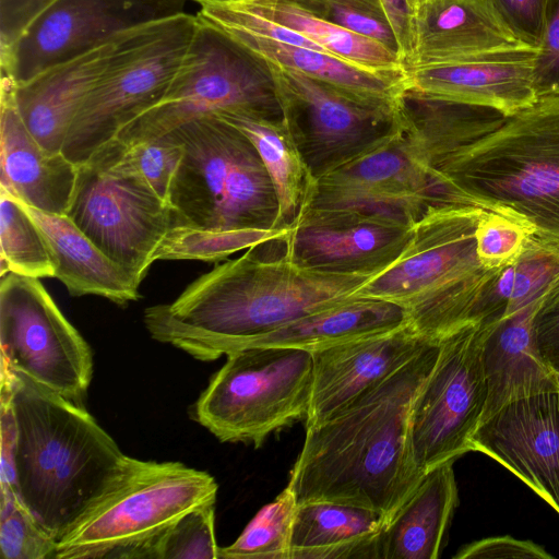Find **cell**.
I'll list each match as a JSON object with an SVG mask.
<instances>
[{
    "mask_svg": "<svg viewBox=\"0 0 559 559\" xmlns=\"http://www.w3.org/2000/svg\"><path fill=\"white\" fill-rule=\"evenodd\" d=\"M439 352L440 341H429L380 384L306 427L287 484L297 503L365 507L390 521L424 476L412 457L409 416Z\"/></svg>",
    "mask_w": 559,
    "mask_h": 559,
    "instance_id": "1",
    "label": "cell"
},
{
    "mask_svg": "<svg viewBox=\"0 0 559 559\" xmlns=\"http://www.w3.org/2000/svg\"><path fill=\"white\" fill-rule=\"evenodd\" d=\"M370 277L306 269L285 253L262 258L254 246L199 276L174 301L146 308L143 321L152 338L213 361L352 298Z\"/></svg>",
    "mask_w": 559,
    "mask_h": 559,
    "instance_id": "2",
    "label": "cell"
},
{
    "mask_svg": "<svg viewBox=\"0 0 559 559\" xmlns=\"http://www.w3.org/2000/svg\"><path fill=\"white\" fill-rule=\"evenodd\" d=\"M15 420V491L56 540L106 489L126 457L78 402L1 371Z\"/></svg>",
    "mask_w": 559,
    "mask_h": 559,
    "instance_id": "3",
    "label": "cell"
},
{
    "mask_svg": "<svg viewBox=\"0 0 559 559\" xmlns=\"http://www.w3.org/2000/svg\"><path fill=\"white\" fill-rule=\"evenodd\" d=\"M426 163L440 203L502 215L559 247V94Z\"/></svg>",
    "mask_w": 559,
    "mask_h": 559,
    "instance_id": "4",
    "label": "cell"
},
{
    "mask_svg": "<svg viewBox=\"0 0 559 559\" xmlns=\"http://www.w3.org/2000/svg\"><path fill=\"white\" fill-rule=\"evenodd\" d=\"M485 213L466 204L428 206L396 260L352 297L399 306L408 325L432 341L480 324L487 293L503 269L486 267L477 254L476 230Z\"/></svg>",
    "mask_w": 559,
    "mask_h": 559,
    "instance_id": "5",
    "label": "cell"
},
{
    "mask_svg": "<svg viewBox=\"0 0 559 559\" xmlns=\"http://www.w3.org/2000/svg\"><path fill=\"white\" fill-rule=\"evenodd\" d=\"M167 134L183 146L168 195L177 224L216 231L274 228L273 183L240 130L210 114Z\"/></svg>",
    "mask_w": 559,
    "mask_h": 559,
    "instance_id": "6",
    "label": "cell"
},
{
    "mask_svg": "<svg viewBox=\"0 0 559 559\" xmlns=\"http://www.w3.org/2000/svg\"><path fill=\"white\" fill-rule=\"evenodd\" d=\"M217 483L180 462L126 455L106 489L57 542L56 559L134 558L191 509L215 502Z\"/></svg>",
    "mask_w": 559,
    "mask_h": 559,
    "instance_id": "7",
    "label": "cell"
},
{
    "mask_svg": "<svg viewBox=\"0 0 559 559\" xmlns=\"http://www.w3.org/2000/svg\"><path fill=\"white\" fill-rule=\"evenodd\" d=\"M228 110L282 117L267 63L198 16L191 41L163 99L126 126L112 142L128 147L163 136L204 115Z\"/></svg>",
    "mask_w": 559,
    "mask_h": 559,
    "instance_id": "8",
    "label": "cell"
},
{
    "mask_svg": "<svg viewBox=\"0 0 559 559\" xmlns=\"http://www.w3.org/2000/svg\"><path fill=\"white\" fill-rule=\"evenodd\" d=\"M198 24L186 13L127 32L67 132L61 152L78 166L115 141L168 91Z\"/></svg>",
    "mask_w": 559,
    "mask_h": 559,
    "instance_id": "9",
    "label": "cell"
},
{
    "mask_svg": "<svg viewBox=\"0 0 559 559\" xmlns=\"http://www.w3.org/2000/svg\"><path fill=\"white\" fill-rule=\"evenodd\" d=\"M193 407L194 419L222 442L261 447L267 436L306 419L312 390V353L254 346L235 350Z\"/></svg>",
    "mask_w": 559,
    "mask_h": 559,
    "instance_id": "10",
    "label": "cell"
},
{
    "mask_svg": "<svg viewBox=\"0 0 559 559\" xmlns=\"http://www.w3.org/2000/svg\"><path fill=\"white\" fill-rule=\"evenodd\" d=\"M67 215L140 283L177 224L171 206L140 175L104 154L79 165Z\"/></svg>",
    "mask_w": 559,
    "mask_h": 559,
    "instance_id": "11",
    "label": "cell"
},
{
    "mask_svg": "<svg viewBox=\"0 0 559 559\" xmlns=\"http://www.w3.org/2000/svg\"><path fill=\"white\" fill-rule=\"evenodd\" d=\"M1 371L79 401L93 376L90 345L38 278L0 276Z\"/></svg>",
    "mask_w": 559,
    "mask_h": 559,
    "instance_id": "12",
    "label": "cell"
},
{
    "mask_svg": "<svg viewBox=\"0 0 559 559\" xmlns=\"http://www.w3.org/2000/svg\"><path fill=\"white\" fill-rule=\"evenodd\" d=\"M489 324L466 325L440 340L409 416L412 457L420 475L473 451L487 400L481 354Z\"/></svg>",
    "mask_w": 559,
    "mask_h": 559,
    "instance_id": "13",
    "label": "cell"
},
{
    "mask_svg": "<svg viewBox=\"0 0 559 559\" xmlns=\"http://www.w3.org/2000/svg\"><path fill=\"white\" fill-rule=\"evenodd\" d=\"M195 0H56L8 49L1 75L16 85L135 28L191 13ZM199 4V3H198Z\"/></svg>",
    "mask_w": 559,
    "mask_h": 559,
    "instance_id": "14",
    "label": "cell"
},
{
    "mask_svg": "<svg viewBox=\"0 0 559 559\" xmlns=\"http://www.w3.org/2000/svg\"><path fill=\"white\" fill-rule=\"evenodd\" d=\"M439 204L429 167L399 116L392 128L314 176L304 205L357 209L415 223Z\"/></svg>",
    "mask_w": 559,
    "mask_h": 559,
    "instance_id": "15",
    "label": "cell"
},
{
    "mask_svg": "<svg viewBox=\"0 0 559 559\" xmlns=\"http://www.w3.org/2000/svg\"><path fill=\"white\" fill-rule=\"evenodd\" d=\"M414 224L364 210L307 205L281 242L302 267L372 277L401 254Z\"/></svg>",
    "mask_w": 559,
    "mask_h": 559,
    "instance_id": "16",
    "label": "cell"
},
{
    "mask_svg": "<svg viewBox=\"0 0 559 559\" xmlns=\"http://www.w3.org/2000/svg\"><path fill=\"white\" fill-rule=\"evenodd\" d=\"M267 66L282 115L314 176L386 133L397 119L399 108L369 106L302 73Z\"/></svg>",
    "mask_w": 559,
    "mask_h": 559,
    "instance_id": "17",
    "label": "cell"
},
{
    "mask_svg": "<svg viewBox=\"0 0 559 559\" xmlns=\"http://www.w3.org/2000/svg\"><path fill=\"white\" fill-rule=\"evenodd\" d=\"M538 50L540 43L516 27L498 0H427L412 12L404 69Z\"/></svg>",
    "mask_w": 559,
    "mask_h": 559,
    "instance_id": "18",
    "label": "cell"
},
{
    "mask_svg": "<svg viewBox=\"0 0 559 559\" xmlns=\"http://www.w3.org/2000/svg\"><path fill=\"white\" fill-rule=\"evenodd\" d=\"M472 448L503 465L559 513V390L501 407L478 425Z\"/></svg>",
    "mask_w": 559,
    "mask_h": 559,
    "instance_id": "19",
    "label": "cell"
},
{
    "mask_svg": "<svg viewBox=\"0 0 559 559\" xmlns=\"http://www.w3.org/2000/svg\"><path fill=\"white\" fill-rule=\"evenodd\" d=\"M429 341L408 324L312 350L313 378L306 427L319 424L380 384Z\"/></svg>",
    "mask_w": 559,
    "mask_h": 559,
    "instance_id": "20",
    "label": "cell"
},
{
    "mask_svg": "<svg viewBox=\"0 0 559 559\" xmlns=\"http://www.w3.org/2000/svg\"><path fill=\"white\" fill-rule=\"evenodd\" d=\"M538 51L405 70L406 88L423 96L486 107L506 117L533 105Z\"/></svg>",
    "mask_w": 559,
    "mask_h": 559,
    "instance_id": "21",
    "label": "cell"
},
{
    "mask_svg": "<svg viewBox=\"0 0 559 559\" xmlns=\"http://www.w3.org/2000/svg\"><path fill=\"white\" fill-rule=\"evenodd\" d=\"M14 90L13 79L1 75L0 187L26 205L67 215L79 166L38 143L17 109Z\"/></svg>",
    "mask_w": 559,
    "mask_h": 559,
    "instance_id": "22",
    "label": "cell"
},
{
    "mask_svg": "<svg viewBox=\"0 0 559 559\" xmlns=\"http://www.w3.org/2000/svg\"><path fill=\"white\" fill-rule=\"evenodd\" d=\"M119 37L15 84L17 109L48 152H61L71 122L109 62Z\"/></svg>",
    "mask_w": 559,
    "mask_h": 559,
    "instance_id": "23",
    "label": "cell"
},
{
    "mask_svg": "<svg viewBox=\"0 0 559 559\" xmlns=\"http://www.w3.org/2000/svg\"><path fill=\"white\" fill-rule=\"evenodd\" d=\"M557 284L538 300L489 324L481 354L487 400L480 423L515 400L559 390L558 377L539 358L532 333L535 311Z\"/></svg>",
    "mask_w": 559,
    "mask_h": 559,
    "instance_id": "24",
    "label": "cell"
},
{
    "mask_svg": "<svg viewBox=\"0 0 559 559\" xmlns=\"http://www.w3.org/2000/svg\"><path fill=\"white\" fill-rule=\"evenodd\" d=\"M454 460L424 474L376 543V559H437L459 503Z\"/></svg>",
    "mask_w": 559,
    "mask_h": 559,
    "instance_id": "25",
    "label": "cell"
},
{
    "mask_svg": "<svg viewBox=\"0 0 559 559\" xmlns=\"http://www.w3.org/2000/svg\"><path fill=\"white\" fill-rule=\"evenodd\" d=\"M23 205L49 246L55 277L71 295L99 296L120 306L141 297V283L107 257L68 215Z\"/></svg>",
    "mask_w": 559,
    "mask_h": 559,
    "instance_id": "26",
    "label": "cell"
},
{
    "mask_svg": "<svg viewBox=\"0 0 559 559\" xmlns=\"http://www.w3.org/2000/svg\"><path fill=\"white\" fill-rule=\"evenodd\" d=\"M228 35L263 61L321 81L369 106L395 110L406 87L405 70L374 72L316 49L243 34Z\"/></svg>",
    "mask_w": 559,
    "mask_h": 559,
    "instance_id": "27",
    "label": "cell"
},
{
    "mask_svg": "<svg viewBox=\"0 0 559 559\" xmlns=\"http://www.w3.org/2000/svg\"><path fill=\"white\" fill-rule=\"evenodd\" d=\"M389 518L376 510L331 501L298 503L290 559H376V543Z\"/></svg>",
    "mask_w": 559,
    "mask_h": 559,
    "instance_id": "28",
    "label": "cell"
},
{
    "mask_svg": "<svg viewBox=\"0 0 559 559\" xmlns=\"http://www.w3.org/2000/svg\"><path fill=\"white\" fill-rule=\"evenodd\" d=\"M406 324V314L399 306L352 297L292 320L252 340L245 348L281 346L312 352Z\"/></svg>",
    "mask_w": 559,
    "mask_h": 559,
    "instance_id": "29",
    "label": "cell"
},
{
    "mask_svg": "<svg viewBox=\"0 0 559 559\" xmlns=\"http://www.w3.org/2000/svg\"><path fill=\"white\" fill-rule=\"evenodd\" d=\"M253 144L273 183L278 210L274 228H288L314 185L299 142L288 120L248 111L215 112Z\"/></svg>",
    "mask_w": 559,
    "mask_h": 559,
    "instance_id": "30",
    "label": "cell"
},
{
    "mask_svg": "<svg viewBox=\"0 0 559 559\" xmlns=\"http://www.w3.org/2000/svg\"><path fill=\"white\" fill-rule=\"evenodd\" d=\"M296 32L326 52L374 71L405 70L400 55L383 44L304 10L292 0H229Z\"/></svg>",
    "mask_w": 559,
    "mask_h": 559,
    "instance_id": "31",
    "label": "cell"
},
{
    "mask_svg": "<svg viewBox=\"0 0 559 559\" xmlns=\"http://www.w3.org/2000/svg\"><path fill=\"white\" fill-rule=\"evenodd\" d=\"M559 282V247L530 237L520 255L498 274L486 299L493 317L511 314L542 298Z\"/></svg>",
    "mask_w": 559,
    "mask_h": 559,
    "instance_id": "32",
    "label": "cell"
},
{
    "mask_svg": "<svg viewBox=\"0 0 559 559\" xmlns=\"http://www.w3.org/2000/svg\"><path fill=\"white\" fill-rule=\"evenodd\" d=\"M55 277L49 246L23 203L0 187V276Z\"/></svg>",
    "mask_w": 559,
    "mask_h": 559,
    "instance_id": "33",
    "label": "cell"
},
{
    "mask_svg": "<svg viewBox=\"0 0 559 559\" xmlns=\"http://www.w3.org/2000/svg\"><path fill=\"white\" fill-rule=\"evenodd\" d=\"M297 504L295 493L287 485L255 514L233 544L219 547L218 558L290 559V538Z\"/></svg>",
    "mask_w": 559,
    "mask_h": 559,
    "instance_id": "34",
    "label": "cell"
},
{
    "mask_svg": "<svg viewBox=\"0 0 559 559\" xmlns=\"http://www.w3.org/2000/svg\"><path fill=\"white\" fill-rule=\"evenodd\" d=\"M287 228L206 230L176 224L156 252L157 260L221 261L242 249L282 241Z\"/></svg>",
    "mask_w": 559,
    "mask_h": 559,
    "instance_id": "35",
    "label": "cell"
},
{
    "mask_svg": "<svg viewBox=\"0 0 559 559\" xmlns=\"http://www.w3.org/2000/svg\"><path fill=\"white\" fill-rule=\"evenodd\" d=\"M215 502L195 507L139 548L134 558L217 559Z\"/></svg>",
    "mask_w": 559,
    "mask_h": 559,
    "instance_id": "36",
    "label": "cell"
},
{
    "mask_svg": "<svg viewBox=\"0 0 559 559\" xmlns=\"http://www.w3.org/2000/svg\"><path fill=\"white\" fill-rule=\"evenodd\" d=\"M95 154H104L123 168L140 175L168 203L170 187L183 156V146L171 134H166L128 147L111 142Z\"/></svg>",
    "mask_w": 559,
    "mask_h": 559,
    "instance_id": "37",
    "label": "cell"
},
{
    "mask_svg": "<svg viewBox=\"0 0 559 559\" xmlns=\"http://www.w3.org/2000/svg\"><path fill=\"white\" fill-rule=\"evenodd\" d=\"M0 550L2 559H56L57 542L13 490H1Z\"/></svg>",
    "mask_w": 559,
    "mask_h": 559,
    "instance_id": "38",
    "label": "cell"
},
{
    "mask_svg": "<svg viewBox=\"0 0 559 559\" xmlns=\"http://www.w3.org/2000/svg\"><path fill=\"white\" fill-rule=\"evenodd\" d=\"M292 1L316 16L374 39L400 55L397 40L380 0Z\"/></svg>",
    "mask_w": 559,
    "mask_h": 559,
    "instance_id": "39",
    "label": "cell"
},
{
    "mask_svg": "<svg viewBox=\"0 0 559 559\" xmlns=\"http://www.w3.org/2000/svg\"><path fill=\"white\" fill-rule=\"evenodd\" d=\"M530 237L521 225L486 211L476 230L477 254L486 267H504L520 255Z\"/></svg>",
    "mask_w": 559,
    "mask_h": 559,
    "instance_id": "40",
    "label": "cell"
},
{
    "mask_svg": "<svg viewBox=\"0 0 559 559\" xmlns=\"http://www.w3.org/2000/svg\"><path fill=\"white\" fill-rule=\"evenodd\" d=\"M532 333L539 358L559 376V283L535 311Z\"/></svg>",
    "mask_w": 559,
    "mask_h": 559,
    "instance_id": "41",
    "label": "cell"
},
{
    "mask_svg": "<svg viewBox=\"0 0 559 559\" xmlns=\"http://www.w3.org/2000/svg\"><path fill=\"white\" fill-rule=\"evenodd\" d=\"M538 97L559 94V0H554L536 60Z\"/></svg>",
    "mask_w": 559,
    "mask_h": 559,
    "instance_id": "42",
    "label": "cell"
},
{
    "mask_svg": "<svg viewBox=\"0 0 559 559\" xmlns=\"http://www.w3.org/2000/svg\"><path fill=\"white\" fill-rule=\"evenodd\" d=\"M454 559H552L544 547L511 536L488 537L463 546Z\"/></svg>",
    "mask_w": 559,
    "mask_h": 559,
    "instance_id": "43",
    "label": "cell"
},
{
    "mask_svg": "<svg viewBox=\"0 0 559 559\" xmlns=\"http://www.w3.org/2000/svg\"><path fill=\"white\" fill-rule=\"evenodd\" d=\"M56 0H0V46L11 47L28 25Z\"/></svg>",
    "mask_w": 559,
    "mask_h": 559,
    "instance_id": "44",
    "label": "cell"
},
{
    "mask_svg": "<svg viewBox=\"0 0 559 559\" xmlns=\"http://www.w3.org/2000/svg\"><path fill=\"white\" fill-rule=\"evenodd\" d=\"M511 22L539 43L554 0H498Z\"/></svg>",
    "mask_w": 559,
    "mask_h": 559,
    "instance_id": "45",
    "label": "cell"
},
{
    "mask_svg": "<svg viewBox=\"0 0 559 559\" xmlns=\"http://www.w3.org/2000/svg\"><path fill=\"white\" fill-rule=\"evenodd\" d=\"M399 44L400 55L404 62L411 49L412 9L407 0H380Z\"/></svg>",
    "mask_w": 559,
    "mask_h": 559,
    "instance_id": "46",
    "label": "cell"
},
{
    "mask_svg": "<svg viewBox=\"0 0 559 559\" xmlns=\"http://www.w3.org/2000/svg\"><path fill=\"white\" fill-rule=\"evenodd\" d=\"M425 1H427V0H407V2H408V4H409V7H411V9H412V12H413V10H414L416 7H418L419 4H421V3H423V2H425Z\"/></svg>",
    "mask_w": 559,
    "mask_h": 559,
    "instance_id": "47",
    "label": "cell"
},
{
    "mask_svg": "<svg viewBox=\"0 0 559 559\" xmlns=\"http://www.w3.org/2000/svg\"><path fill=\"white\" fill-rule=\"evenodd\" d=\"M198 3L201 1H229V0H195Z\"/></svg>",
    "mask_w": 559,
    "mask_h": 559,
    "instance_id": "48",
    "label": "cell"
},
{
    "mask_svg": "<svg viewBox=\"0 0 559 559\" xmlns=\"http://www.w3.org/2000/svg\"><path fill=\"white\" fill-rule=\"evenodd\" d=\"M557 377H558V382H559V376H557Z\"/></svg>",
    "mask_w": 559,
    "mask_h": 559,
    "instance_id": "49",
    "label": "cell"
}]
</instances>
